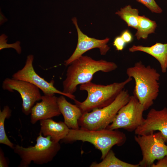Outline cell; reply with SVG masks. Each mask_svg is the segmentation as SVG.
<instances>
[{"mask_svg": "<svg viewBox=\"0 0 167 167\" xmlns=\"http://www.w3.org/2000/svg\"><path fill=\"white\" fill-rule=\"evenodd\" d=\"M117 68L118 66L114 62L102 59L96 60L87 56L82 55L69 65L66 78L62 82V91L73 94L78 85L91 81L96 72H110Z\"/></svg>", "mask_w": 167, "mask_h": 167, "instance_id": "6da1fadb", "label": "cell"}, {"mask_svg": "<svg viewBox=\"0 0 167 167\" xmlns=\"http://www.w3.org/2000/svg\"><path fill=\"white\" fill-rule=\"evenodd\" d=\"M126 73L128 77L135 80L134 95L145 110H147L153 105L158 96L160 74L156 69L150 66H145L141 61L127 68Z\"/></svg>", "mask_w": 167, "mask_h": 167, "instance_id": "7a4b0ae2", "label": "cell"}, {"mask_svg": "<svg viewBox=\"0 0 167 167\" xmlns=\"http://www.w3.org/2000/svg\"><path fill=\"white\" fill-rule=\"evenodd\" d=\"M126 137L123 132L107 128L91 130L80 128L70 129L67 135L62 141L70 143L77 141L88 142L100 151L101 159H104L114 145L122 146L126 142Z\"/></svg>", "mask_w": 167, "mask_h": 167, "instance_id": "3957f363", "label": "cell"}, {"mask_svg": "<svg viewBox=\"0 0 167 167\" xmlns=\"http://www.w3.org/2000/svg\"><path fill=\"white\" fill-rule=\"evenodd\" d=\"M132 79V78L128 77L122 82H115L106 85L96 84L91 81L81 84L80 90L86 91L87 97L81 102L75 100L74 101L75 104L83 113L106 106L114 100Z\"/></svg>", "mask_w": 167, "mask_h": 167, "instance_id": "277c9868", "label": "cell"}, {"mask_svg": "<svg viewBox=\"0 0 167 167\" xmlns=\"http://www.w3.org/2000/svg\"><path fill=\"white\" fill-rule=\"evenodd\" d=\"M33 146L25 148L17 144L14 149L21 160L19 167H28L31 162L42 165L51 161L60 150L58 142L53 140L50 136H44L39 133Z\"/></svg>", "mask_w": 167, "mask_h": 167, "instance_id": "5b68a950", "label": "cell"}, {"mask_svg": "<svg viewBox=\"0 0 167 167\" xmlns=\"http://www.w3.org/2000/svg\"><path fill=\"white\" fill-rule=\"evenodd\" d=\"M130 96L128 90L124 89L109 105L83 113L79 120L80 128L91 130L106 128L113 121L119 110L128 102Z\"/></svg>", "mask_w": 167, "mask_h": 167, "instance_id": "8992f818", "label": "cell"}, {"mask_svg": "<svg viewBox=\"0 0 167 167\" xmlns=\"http://www.w3.org/2000/svg\"><path fill=\"white\" fill-rule=\"evenodd\" d=\"M134 139L142 153V158L138 163L140 167H151L156 160L167 156V144L160 132L136 135Z\"/></svg>", "mask_w": 167, "mask_h": 167, "instance_id": "52a82bcc", "label": "cell"}, {"mask_svg": "<svg viewBox=\"0 0 167 167\" xmlns=\"http://www.w3.org/2000/svg\"><path fill=\"white\" fill-rule=\"evenodd\" d=\"M145 111L143 105L134 95L128 102L118 111L112 122L106 128L117 130L122 128L128 131H135L143 122Z\"/></svg>", "mask_w": 167, "mask_h": 167, "instance_id": "ba28073f", "label": "cell"}, {"mask_svg": "<svg viewBox=\"0 0 167 167\" xmlns=\"http://www.w3.org/2000/svg\"><path fill=\"white\" fill-rule=\"evenodd\" d=\"M33 55H28L23 67L14 73L12 75V78L27 81L33 84L41 90L44 95H54L57 93L66 96L74 101L76 100L73 94H66L57 89L54 86V80H52L48 82L39 76L33 67Z\"/></svg>", "mask_w": 167, "mask_h": 167, "instance_id": "9c48e42d", "label": "cell"}, {"mask_svg": "<svg viewBox=\"0 0 167 167\" xmlns=\"http://www.w3.org/2000/svg\"><path fill=\"white\" fill-rule=\"evenodd\" d=\"M2 88L10 92L16 91L19 93L22 100V111L26 115L30 114L36 102L41 100L40 89L27 81L12 78H6L3 82Z\"/></svg>", "mask_w": 167, "mask_h": 167, "instance_id": "30bf717a", "label": "cell"}, {"mask_svg": "<svg viewBox=\"0 0 167 167\" xmlns=\"http://www.w3.org/2000/svg\"><path fill=\"white\" fill-rule=\"evenodd\" d=\"M72 20L77 30V44L72 55L64 62V65L66 66H69L74 60L83 55L85 53L94 48H98L101 55H105L110 49V47L107 45L109 38L107 37L103 40H99L89 37L84 34L80 30L76 18L74 17Z\"/></svg>", "mask_w": 167, "mask_h": 167, "instance_id": "8fae6325", "label": "cell"}, {"mask_svg": "<svg viewBox=\"0 0 167 167\" xmlns=\"http://www.w3.org/2000/svg\"><path fill=\"white\" fill-rule=\"evenodd\" d=\"M161 133L167 142V108L160 110L152 109L148 112L143 123L135 131L136 135L151 134L155 131Z\"/></svg>", "mask_w": 167, "mask_h": 167, "instance_id": "7c38bea8", "label": "cell"}, {"mask_svg": "<svg viewBox=\"0 0 167 167\" xmlns=\"http://www.w3.org/2000/svg\"><path fill=\"white\" fill-rule=\"evenodd\" d=\"M57 99L55 95L42 96L41 101L36 102L31 109V123L34 124L38 121L60 115Z\"/></svg>", "mask_w": 167, "mask_h": 167, "instance_id": "4fadbf2b", "label": "cell"}, {"mask_svg": "<svg viewBox=\"0 0 167 167\" xmlns=\"http://www.w3.org/2000/svg\"><path fill=\"white\" fill-rule=\"evenodd\" d=\"M57 101L66 124L70 129H79V120L83 113L80 109L76 104L69 102L62 95L58 97Z\"/></svg>", "mask_w": 167, "mask_h": 167, "instance_id": "5bb4252c", "label": "cell"}, {"mask_svg": "<svg viewBox=\"0 0 167 167\" xmlns=\"http://www.w3.org/2000/svg\"><path fill=\"white\" fill-rule=\"evenodd\" d=\"M40 131L44 136H50L54 141L59 142L68 134L70 129L64 122H56L51 118L40 121Z\"/></svg>", "mask_w": 167, "mask_h": 167, "instance_id": "9a60e30c", "label": "cell"}, {"mask_svg": "<svg viewBox=\"0 0 167 167\" xmlns=\"http://www.w3.org/2000/svg\"><path fill=\"white\" fill-rule=\"evenodd\" d=\"M131 52L141 51L150 55L159 62L161 71L163 73L167 71V43L163 44L156 42L150 46L133 45L129 49Z\"/></svg>", "mask_w": 167, "mask_h": 167, "instance_id": "2e32d148", "label": "cell"}, {"mask_svg": "<svg viewBox=\"0 0 167 167\" xmlns=\"http://www.w3.org/2000/svg\"><path fill=\"white\" fill-rule=\"evenodd\" d=\"M102 161L98 163L95 161L91 163V167H140L139 164L128 163L117 158L113 151L111 149Z\"/></svg>", "mask_w": 167, "mask_h": 167, "instance_id": "e0dca14e", "label": "cell"}, {"mask_svg": "<svg viewBox=\"0 0 167 167\" xmlns=\"http://www.w3.org/2000/svg\"><path fill=\"white\" fill-rule=\"evenodd\" d=\"M157 27L156 22L144 15L139 17L137 32L135 34L137 39H145L149 34L154 33Z\"/></svg>", "mask_w": 167, "mask_h": 167, "instance_id": "ac0fdd59", "label": "cell"}, {"mask_svg": "<svg viewBox=\"0 0 167 167\" xmlns=\"http://www.w3.org/2000/svg\"><path fill=\"white\" fill-rule=\"evenodd\" d=\"M115 14L124 20L128 26L137 29L139 16L138 9L133 8L131 5H128L121 8Z\"/></svg>", "mask_w": 167, "mask_h": 167, "instance_id": "d6986e66", "label": "cell"}, {"mask_svg": "<svg viewBox=\"0 0 167 167\" xmlns=\"http://www.w3.org/2000/svg\"><path fill=\"white\" fill-rule=\"evenodd\" d=\"M11 111L9 107L5 106L2 111L0 110V143L7 146L13 149L15 145L8 138L5 132L4 123L6 118L11 116Z\"/></svg>", "mask_w": 167, "mask_h": 167, "instance_id": "ffe728a7", "label": "cell"}, {"mask_svg": "<svg viewBox=\"0 0 167 167\" xmlns=\"http://www.w3.org/2000/svg\"><path fill=\"white\" fill-rule=\"evenodd\" d=\"M7 36L5 34H2L0 36V50L8 48H12L15 50L18 54L21 53L22 49L20 46V42L18 41L11 44L7 43Z\"/></svg>", "mask_w": 167, "mask_h": 167, "instance_id": "44dd1931", "label": "cell"}, {"mask_svg": "<svg viewBox=\"0 0 167 167\" xmlns=\"http://www.w3.org/2000/svg\"><path fill=\"white\" fill-rule=\"evenodd\" d=\"M146 6L152 12L160 14L163 10L155 0H136Z\"/></svg>", "mask_w": 167, "mask_h": 167, "instance_id": "7402d4cb", "label": "cell"}, {"mask_svg": "<svg viewBox=\"0 0 167 167\" xmlns=\"http://www.w3.org/2000/svg\"><path fill=\"white\" fill-rule=\"evenodd\" d=\"M126 43L120 36H117L114 39L113 45L118 51H122Z\"/></svg>", "mask_w": 167, "mask_h": 167, "instance_id": "603a6c76", "label": "cell"}, {"mask_svg": "<svg viewBox=\"0 0 167 167\" xmlns=\"http://www.w3.org/2000/svg\"><path fill=\"white\" fill-rule=\"evenodd\" d=\"M121 36L126 44L131 42L133 40L132 35L128 30L124 31L122 32Z\"/></svg>", "mask_w": 167, "mask_h": 167, "instance_id": "cb8c5ba5", "label": "cell"}, {"mask_svg": "<svg viewBox=\"0 0 167 167\" xmlns=\"http://www.w3.org/2000/svg\"><path fill=\"white\" fill-rule=\"evenodd\" d=\"M151 167H167V156L158 160L156 164H153Z\"/></svg>", "mask_w": 167, "mask_h": 167, "instance_id": "d4e9b609", "label": "cell"}, {"mask_svg": "<svg viewBox=\"0 0 167 167\" xmlns=\"http://www.w3.org/2000/svg\"><path fill=\"white\" fill-rule=\"evenodd\" d=\"M8 163L6 157L5 156L4 154L2 149L0 148V167H8Z\"/></svg>", "mask_w": 167, "mask_h": 167, "instance_id": "484cf974", "label": "cell"}, {"mask_svg": "<svg viewBox=\"0 0 167 167\" xmlns=\"http://www.w3.org/2000/svg\"><path fill=\"white\" fill-rule=\"evenodd\" d=\"M7 19L5 18L2 12L0 11V24L2 25L3 23L7 21Z\"/></svg>", "mask_w": 167, "mask_h": 167, "instance_id": "4316f807", "label": "cell"}, {"mask_svg": "<svg viewBox=\"0 0 167 167\" xmlns=\"http://www.w3.org/2000/svg\"><path fill=\"white\" fill-rule=\"evenodd\" d=\"M166 143H167V142Z\"/></svg>", "mask_w": 167, "mask_h": 167, "instance_id": "83f0119b", "label": "cell"}]
</instances>
